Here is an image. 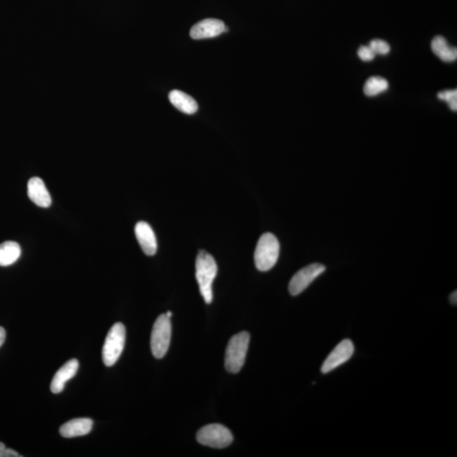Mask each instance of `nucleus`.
<instances>
[{"label": "nucleus", "instance_id": "nucleus-1", "mask_svg": "<svg viewBox=\"0 0 457 457\" xmlns=\"http://www.w3.org/2000/svg\"><path fill=\"white\" fill-rule=\"evenodd\" d=\"M218 267L212 256L207 251H200L196 260V278L201 295L205 302L210 304L212 301V282L217 275Z\"/></svg>", "mask_w": 457, "mask_h": 457}, {"label": "nucleus", "instance_id": "nucleus-2", "mask_svg": "<svg viewBox=\"0 0 457 457\" xmlns=\"http://www.w3.org/2000/svg\"><path fill=\"white\" fill-rule=\"evenodd\" d=\"M279 242L272 233L263 234L258 240L254 254L255 265L260 271H269L278 261Z\"/></svg>", "mask_w": 457, "mask_h": 457}, {"label": "nucleus", "instance_id": "nucleus-3", "mask_svg": "<svg viewBox=\"0 0 457 457\" xmlns=\"http://www.w3.org/2000/svg\"><path fill=\"white\" fill-rule=\"evenodd\" d=\"M249 334L243 332L235 334L228 343L224 365L228 372L238 373L245 364L246 357L249 346Z\"/></svg>", "mask_w": 457, "mask_h": 457}, {"label": "nucleus", "instance_id": "nucleus-4", "mask_svg": "<svg viewBox=\"0 0 457 457\" xmlns=\"http://www.w3.org/2000/svg\"><path fill=\"white\" fill-rule=\"evenodd\" d=\"M125 342V328L121 323H116L110 329L102 348V362L107 367L116 364L123 352Z\"/></svg>", "mask_w": 457, "mask_h": 457}, {"label": "nucleus", "instance_id": "nucleus-5", "mask_svg": "<svg viewBox=\"0 0 457 457\" xmlns=\"http://www.w3.org/2000/svg\"><path fill=\"white\" fill-rule=\"evenodd\" d=\"M171 339V318L166 314L160 315L153 325L151 336L153 355L157 359L163 358L167 353Z\"/></svg>", "mask_w": 457, "mask_h": 457}, {"label": "nucleus", "instance_id": "nucleus-6", "mask_svg": "<svg viewBox=\"0 0 457 457\" xmlns=\"http://www.w3.org/2000/svg\"><path fill=\"white\" fill-rule=\"evenodd\" d=\"M200 444L216 449L228 447L233 441V436L228 429L222 424H210L200 429L196 433Z\"/></svg>", "mask_w": 457, "mask_h": 457}, {"label": "nucleus", "instance_id": "nucleus-7", "mask_svg": "<svg viewBox=\"0 0 457 457\" xmlns=\"http://www.w3.org/2000/svg\"><path fill=\"white\" fill-rule=\"evenodd\" d=\"M326 270L321 263H313L299 270L291 279L289 291L293 295H297L304 291L311 284Z\"/></svg>", "mask_w": 457, "mask_h": 457}, {"label": "nucleus", "instance_id": "nucleus-8", "mask_svg": "<svg viewBox=\"0 0 457 457\" xmlns=\"http://www.w3.org/2000/svg\"><path fill=\"white\" fill-rule=\"evenodd\" d=\"M354 353L352 341L346 339L336 346L322 365L321 372L328 373L348 362Z\"/></svg>", "mask_w": 457, "mask_h": 457}, {"label": "nucleus", "instance_id": "nucleus-9", "mask_svg": "<svg viewBox=\"0 0 457 457\" xmlns=\"http://www.w3.org/2000/svg\"><path fill=\"white\" fill-rule=\"evenodd\" d=\"M224 23L220 20L205 19L194 26L190 31V36L193 39L212 38L219 36L224 33Z\"/></svg>", "mask_w": 457, "mask_h": 457}, {"label": "nucleus", "instance_id": "nucleus-10", "mask_svg": "<svg viewBox=\"0 0 457 457\" xmlns=\"http://www.w3.org/2000/svg\"><path fill=\"white\" fill-rule=\"evenodd\" d=\"M135 234L144 254L148 256L155 255L157 251V244L155 232H153L150 224L144 222L137 223L135 226Z\"/></svg>", "mask_w": 457, "mask_h": 457}, {"label": "nucleus", "instance_id": "nucleus-11", "mask_svg": "<svg viewBox=\"0 0 457 457\" xmlns=\"http://www.w3.org/2000/svg\"><path fill=\"white\" fill-rule=\"evenodd\" d=\"M27 194L31 202L41 208H49L52 199L45 183L39 177H33L27 184Z\"/></svg>", "mask_w": 457, "mask_h": 457}, {"label": "nucleus", "instance_id": "nucleus-12", "mask_svg": "<svg viewBox=\"0 0 457 457\" xmlns=\"http://www.w3.org/2000/svg\"><path fill=\"white\" fill-rule=\"evenodd\" d=\"M79 369V362L77 359H72L66 362L58 370L51 382L50 389L54 394L61 393L65 388L66 382L72 380L76 375Z\"/></svg>", "mask_w": 457, "mask_h": 457}, {"label": "nucleus", "instance_id": "nucleus-13", "mask_svg": "<svg viewBox=\"0 0 457 457\" xmlns=\"http://www.w3.org/2000/svg\"><path fill=\"white\" fill-rule=\"evenodd\" d=\"M93 425L92 419H75L63 424L60 428V433L65 438L86 435L92 431Z\"/></svg>", "mask_w": 457, "mask_h": 457}, {"label": "nucleus", "instance_id": "nucleus-14", "mask_svg": "<svg viewBox=\"0 0 457 457\" xmlns=\"http://www.w3.org/2000/svg\"><path fill=\"white\" fill-rule=\"evenodd\" d=\"M169 101L180 111L187 114L198 111L199 104L194 98L179 90H173L169 95Z\"/></svg>", "mask_w": 457, "mask_h": 457}, {"label": "nucleus", "instance_id": "nucleus-15", "mask_svg": "<svg viewBox=\"0 0 457 457\" xmlns=\"http://www.w3.org/2000/svg\"><path fill=\"white\" fill-rule=\"evenodd\" d=\"M433 52L444 62L456 61L457 59V49L449 45L447 39L442 36H437L431 42Z\"/></svg>", "mask_w": 457, "mask_h": 457}, {"label": "nucleus", "instance_id": "nucleus-16", "mask_svg": "<svg viewBox=\"0 0 457 457\" xmlns=\"http://www.w3.org/2000/svg\"><path fill=\"white\" fill-rule=\"evenodd\" d=\"M22 249L17 242L8 241L0 244V266L13 265L21 257Z\"/></svg>", "mask_w": 457, "mask_h": 457}, {"label": "nucleus", "instance_id": "nucleus-17", "mask_svg": "<svg viewBox=\"0 0 457 457\" xmlns=\"http://www.w3.org/2000/svg\"><path fill=\"white\" fill-rule=\"evenodd\" d=\"M389 88L388 82L383 77H370L364 85V93L369 97L379 95Z\"/></svg>", "mask_w": 457, "mask_h": 457}, {"label": "nucleus", "instance_id": "nucleus-18", "mask_svg": "<svg viewBox=\"0 0 457 457\" xmlns=\"http://www.w3.org/2000/svg\"><path fill=\"white\" fill-rule=\"evenodd\" d=\"M438 98L440 100L447 102L449 107L453 111L457 110V90H448L444 91L438 93Z\"/></svg>", "mask_w": 457, "mask_h": 457}, {"label": "nucleus", "instance_id": "nucleus-19", "mask_svg": "<svg viewBox=\"0 0 457 457\" xmlns=\"http://www.w3.org/2000/svg\"><path fill=\"white\" fill-rule=\"evenodd\" d=\"M369 47L375 54L385 55L391 51V47H389V43L384 40H380V39H374V40L370 42Z\"/></svg>", "mask_w": 457, "mask_h": 457}, {"label": "nucleus", "instance_id": "nucleus-20", "mask_svg": "<svg viewBox=\"0 0 457 457\" xmlns=\"http://www.w3.org/2000/svg\"><path fill=\"white\" fill-rule=\"evenodd\" d=\"M357 54L361 60L366 62L373 61L376 55L373 52V50L370 49L369 46H362L361 48L358 49Z\"/></svg>", "mask_w": 457, "mask_h": 457}, {"label": "nucleus", "instance_id": "nucleus-21", "mask_svg": "<svg viewBox=\"0 0 457 457\" xmlns=\"http://www.w3.org/2000/svg\"><path fill=\"white\" fill-rule=\"evenodd\" d=\"M21 456L13 449H7L6 445L0 442V457H19Z\"/></svg>", "mask_w": 457, "mask_h": 457}, {"label": "nucleus", "instance_id": "nucleus-22", "mask_svg": "<svg viewBox=\"0 0 457 457\" xmlns=\"http://www.w3.org/2000/svg\"><path fill=\"white\" fill-rule=\"evenodd\" d=\"M6 338V333L5 329L2 328V327H0V348L3 344V342H5Z\"/></svg>", "mask_w": 457, "mask_h": 457}, {"label": "nucleus", "instance_id": "nucleus-23", "mask_svg": "<svg viewBox=\"0 0 457 457\" xmlns=\"http://www.w3.org/2000/svg\"><path fill=\"white\" fill-rule=\"evenodd\" d=\"M450 301L453 305H456V302H457L456 291H454V293H451V295H450Z\"/></svg>", "mask_w": 457, "mask_h": 457}, {"label": "nucleus", "instance_id": "nucleus-24", "mask_svg": "<svg viewBox=\"0 0 457 457\" xmlns=\"http://www.w3.org/2000/svg\"><path fill=\"white\" fill-rule=\"evenodd\" d=\"M165 314H166L169 318L172 317V313L171 312V311H168V312Z\"/></svg>", "mask_w": 457, "mask_h": 457}]
</instances>
